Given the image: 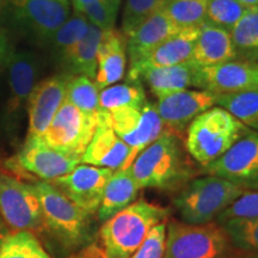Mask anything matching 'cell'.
<instances>
[{"label": "cell", "instance_id": "cell-1", "mask_svg": "<svg viewBox=\"0 0 258 258\" xmlns=\"http://www.w3.org/2000/svg\"><path fill=\"white\" fill-rule=\"evenodd\" d=\"M170 211L161 206L135 201L103 222L99 246L92 245L76 258H131L154 226L166 222Z\"/></svg>", "mask_w": 258, "mask_h": 258}, {"label": "cell", "instance_id": "cell-2", "mask_svg": "<svg viewBox=\"0 0 258 258\" xmlns=\"http://www.w3.org/2000/svg\"><path fill=\"white\" fill-rule=\"evenodd\" d=\"M127 170L140 189L173 190L191 175L178 135L169 129L145 148Z\"/></svg>", "mask_w": 258, "mask_h": 258}, {"label": "cell", "instance_id": "cell-3", "mask_svg": "<svg viewBox=\"0 0 258 258\" xmlns=\"http://www.w3.org/2000/svg\"><path fill=\"white\" fill-rule=\"evenodd\" d=\"M251 129L220 106H213L194 120L186 131L188 153L203 166L218 159Z\"/></svg>", "mask_w": 258, "mask_h": 258}, {"label": "cell", "instance_id": "cell-4", "mask_svg": "<svg viewBox=\"0 0 258 258\" xmlns=\"http://www.w3.org/2000/svg\"><path fill=\"white\" fill-rule=\"evenodd\" d=\"M246 190L218 176L192 179L184 186L173 205L183 222L189 225L209 224L228 208Z\"/></svg>", "mask_w": 258, "mask_h": 258}, {"label": "cell", "instance_id": "cell-5", "mask_svg": "<svg viewBox=\"0 0 258 258\" xmlns=\"http://www.w3.org/2000/svg\"><path fill=\"white\" fill-rule=\"evenodd\" d=\"M40 199L42 220L49 231L67 247H76L89 238L90 217L79 206L49 182L34 184Z\"/></svg>", "mask_w": 258, "mask_h": 258}, {"label": "cell", "instance_id": "cell-6", "mask_svg": "<svg viewBox=\"0 0 258 258\" xmlns=\"http://www.w3.org/2000/svg\"><path fill=\"white\" fill-rule=\"evenodd\" d=\"M231 240L219 224H166L163 258H227Z\"/></svg>", "mask_w": 258, "mask_h": 258}, {"label": "cell", "instance_id": "cell-7", "mask_svg": "<svg viewBox=\"0 0 258 258\" xmlns=\"http://www.w3.org/2000/svg\"><path fill=\"white\" fill-rule=\"evenodd\" d=\"M108 114L114 132L131 150L122 170L128 169L135 158L166 131L156 106L148 102L141 108L127 106Z\"/></svg>", "mask_w": 258, "mask_h": 258}, {"label": "cell", "instance_id": "cell-8", "mask_svg": "<svg viewBox=\"0 0 258 258\" xmlns=\"http://www.w3.org/2000/svg\"><path fill=\"white\" fill-rule=\"evenodd\" d=\"M98 116L84 114L64 99L42 139L50 147L70 156H82L95 134Z\"/></svg>", "mask_w": 258, "mask_h": 258}, {"label": "cell", "instance_id": "cell-9", "mask_svg": "<svg viewBox=\"0 0 258 258\" xmlns=\"http://www.w3.org/2000/svg\"><path fill=\"white\" fill-rule=\"evenodd\" d=\"M203 171L225 178L246 191L258 190V133L251 131Z\"/></svg>", "mask_w": 258, "mask_h": 258}, {"label": "cell", "instance_id": "cell-10", "mask_svg": "<svg viewBox=\"0 0 258 258\" xmlns=\"http://www.w3.org/2000/svg\"><path fill=\"white\" fill-rule=\"evenodd\" d=\"M0 215L15 230L41 227L42 209L35 186L0 172Z\"/></svg>", "mask_w": 258, "mask_h": 258}, {"label": "cell", "instance_id": "cell-11", "mask_svg": "<svg viewBox=\"0 0 258 258\" xmlns=\"http://www.w3.org/2000/svg\"><path fill=\"white\" fill-rule=\"evenodd\" d=\"M15 19L41 43L49 44L70 18V0H12Z\"/></svg>", "mask_w": 258, "mask_h": 258}, {"label": "cell", "instance_id": "cell-12", "mask_svg": "<svg viewBox=\"0 0 258 258\" xmlns=\"http://www.w3.org/2000/svg\"><path fill=\"white\" fill-rule=\"evenodd\" d=\"M194 86L217 96L258 91V63L233 60L198 69Z\"/></svg>", "mask_w": 258, "mask_h": 258}, {"label": "cell", "instance_id": "cell-13", "mask_svg": "<svg viewBox=\"0 0 258 258\" xmlns=\"http://www.w3.org/2000/svg\"><path fill=\"white\" fill-rule=\"evenodd\" d=\"M114 171L106 167L78 165L67 175L51 180V184L71 201L93 214L101 206L106 183Z\"/></svg>", "mask_w": 258, "mask_h": 258}, {"label": "cell", "instance_id": "cell-14", "mask_svg": "<svg viewBox=\"0 0 258 258\" xmlns=\"http://www.w3.org/2000/svg\"><path fill=\"white\" fill-rule=\"evenodd\" d=\"M217 101L218 96L207 90H183L160 97L154 106L166 129L178 135Z\"/></svg>", "mask_w": 258, "mask_h": 258}, {"label": "cell", "instance_id": "cell-15", "mask_svg": "<svg viewBox=\"0 0 258 258\" xmlns=\"http://www.w3.org/2000/svg\"><path fill=\"white\" fill-rule=\"evenodd\" d=\"M79 163H82L80 158L60 152L44 143L42 138H27L17 157L18 166L44 182L67 175Z\"/></svg>", "mask_w": 258, "mask_h": 258}, {"label": "cell", "instance_id": "cell-16", "mask_svg": "<svg viewBox=\"0 0 258 258\" xmlns=\"http://www.w3.org/2000/svg\"><path fill=\"white\" fill-rule=\"evenodd\" d=\"M69 76L50 77L37 83L28 99V138H42L66 98Z\"/></svg>", "mask_w": 258, "mask_h": 258}, {"label": "cell", "instance_id": "cell-17", "mask_svg": "<svg viewBox=\"0 0 258 258\" xmlns=\"http://www.w3.org/2000/svg\"><path fill=\"white\" fill-rule=\"evenodd\" d=\"M129 152V147L112 129L108 112L99 111L95 134L82 156V163L112 171L122 170Z\"/></svg>", "mask_w": 258, "mask_h": 258}, {"label": "cell", "instance_id": "cell-18", "mask_svg": "<svg viewBox=\"0 0 258 258\" xmlns=\"http://www.w3.org/2000/svg\"><path fill=\"white\" fill-rule=\"evenodd\" d=\"M10 98L6 103L5 117L11 122L17 117L25 103H28L36 82L40 77L41 63L38 57L31 51H16L10 54L9 59Z\"/></svg>", "mask_w": 258, "mask_h": 258}, {"label": "cell", "instance_id": "cell-19", "mask_svg": "<svg viewBox=\"0 0 258 258\" xmlns=\"http://www.w3.org/2000/svg\"><path fill=\"white\" fill-rule=\"evenodd\" d=\"M125 63L127 38L115 28L103 31L97 53V73L93 79L98 90L120 82L124 77Z\"/></svg>", "mask_w": 258, "mask_h": 258}, {"label": "cell", "instance_id": "cell-20", "mask_svg": "<svg viewBox=\"0 0 258 258\" xmlns=\"http://www.w3.org/2000/svg\"><path fill=\"white\" fill-rule=\"evenodd\" d=\"M179 30L161 10L147 18L127 38V53L131 61L129 71L143 63L160 43Z\"/></svg>", "mask_w": 258, "mask_h": 258}, {"label": "cell", "instance_id": "cell-21", "mask_svg": "<svg viewBox=\"0 0 258 258\" xmlns=\"http://www.w3.org/2000/svg\"><path fill=\"white\" fill-rule=\"evenodd\" d=\"M200 35V28L180 29L154 49L143 63L129 71V79L137 80L138 73L146 67L175 66L191 61L194 47Z\"/></svg>", "mask_w": 258, "mask_h": 258}, {"label": "cell", "instance_id": "cell-22", "mask_svg": "<svg viewBox=\"0 0 258 258\" xmlns=\"http://www.w3.org/2000/svg\"><path fill=\"white\" fill-rule=\"evenodd\" d=\"M237 59L230 31L205 23L194 47L191 61L200 67H212Z\"/></svg>", "mask_w": 258, "mask_h": 258}, {"label": "cell", "instance_id": "cell-23", "mask_svg": "<svg viewBox=\"0 0 258 258\" xmlns=\"http://www.w3.org/2000/svg\"><path fill=\"white\" fill-rule=\"evenodd\" d=\"M198 69L192 61L167 67H146L138 73L137 80L143 78L153 95L160 98L194 86Z\"/></svg>", "mask_w": 258, "mask_h": 258}, {"label": "cell", "instance_id": "cell-24", "mask_svg": "<svg viewBox=\"0 0 258 258\" xmlns=\"http://www.w3.org/2000/svg\"><path fill=\"white\" fill-rule=\"evenodd\" d=\"M140 190L137 180L127 169L114 171L106 183L98 208L99 220L104 222L134 203Z\"/></svg>", "mask_w": 258, "mask_h": 258}, {"label": "cell", "instance_id": "cell-25", "mask_svg": "<svg viewBox=\"0 0 258 258\" xmlns=\"http://www.w3.org/2000/svg\"><path fill=\"white\" fill-rule=\"evenodd\" d=\"M103 30L90 23L86 35L74 46L63 63L72 73L95 79L97 73V53L102 40Z\"/></svg>", "mask_w": 258, "mask_h": 258}, {"label": "cell", "instance_id": "cell-26", "mask_svg": "<svg viewBox=\"0 0 258 258\" xmlns=\"http://www.w3.org/2000/svg\"><path fill=\"white\" fill-rule=\"evenodd\" d=\"M230 35L237 53L243 60L251 61L258 59V8L247 9L234 27Z\"/></svg>", "mask_w": 258, "mask_h": 258}, {"label": "cell", "instance_id": "cell-27", "mask_svg": "<svg viewBox=\"0 0 258 258\" xmlns=\"http://www.w3.org/2000/svg\"><path fill=\"white\" fill-rule=\"evenodd\" d=\"M207 0H167L161 11L178 29L201 28L206 23Z\"/></svg>", "mask_w": 258, "mask_h": 258}, {"label": "cell", "instance_id": "cell-28", "mask_svg": "<svg viewBox=\"0 0 258 258\" xmlns=\"http://www.w3.org/2000/svg\"><path fill=\"white\" fill-rule=\"evenodd\" d=\"M217 104L258 133V91L218 96Z\"/></svg>", "mask_w": 258, "mask_h": 258}, {"label": "cell", "instance_id": "cell-29", "mask_svg": "<svg viewBox=\"0 0 258 258\" xmlns=\"http://www.w3.org/2000/svg\"><path fill=\"white\" fill-rule=\"evenodd\" d=\"M66 101L84 114L97 117L99 109V90L92 79L85 76L69 77L66 86Z\"/></svg>", "mask_w": 258, "mask_h": 258}, {"label": "cell", "instance_id": "cell-30", "mask_svg": "<svg viewBox=\"0 0 258 258\" xmlns=\"http://www.w3.org/2000/svg\"><path fill=\"white\" fill-rule=\"evenodd\" d=\"M89 27L90 22L85 16L78 14V12H76L72 17L67 19L55 32L49 43L54 55L63 62V60L66 59L74 46L85 36Z\"/></svg>", "mask_w": 258, "mask_h": 258}, {"label": "cell", "instance_id": "cell-31", "mask_svg": "<svg viewBox=\"0 0 258 258\" xmlns=\"http://www.w3.org/2000/svg\"><path fill=\"white\" fill-rule=\"evenodd\" d=\"M147 102L143 86L120 84L103 89L99 93V109L110 112L121 108H141Z\"/></svg>", "mask_w": 258, "mask_h": 258}, {"label": "cell", "instance_id": "cell-32", "mask_svg": "<svg viewBox=\"0 0 258 258\" xmlns=\"http://www.w3.org/2000/svg\"><path fill=\"white\" fill-rule=\"evenodd\" d=\"M0 258H51L40 241L28 231L5 235L0 244Z\"/></svg>", "mask_w": 258, "mask_h": 258}, {"label": "cell", "instance_id": "cell-33", "mask_svg": "<svg viewBox=\"0 0 258 258\" xmlns=\"http://www.w3.org/2000/svg\"><path fill=\"white\" fill-rule=\"evenodd\" d=\"M220 226L235 247L250 252H258V218L232 219Z\"/></svg>", "mask_w": 258, "mask_h": 258}, {"label": "cell", "instance_id": "cell-34", "mask_svg": "<svg viewBox=\"0 0 258 258\" xmlns=\"http://www.w3.org/2000/svg\"><path fill=\"white\" fill-rule=\"evenodd\" d=\"M167 0H127L122 17V34L131 36L141 24L156 12L160 11Z\"/></svg>", "mask_w": 258, "mask_h": 258}, {"label": "cell", "instance_id": "cell-35", "mask_svg": "<svg viewBox=\"0 0 258 258\" xmlns=\"http://www.w3.org/2000/svg\"><path fill=\"white\" fill-rule=\"evenodd\" d=\"M246 10L235 0H207L206 23L230 31Z\"/></svg>", "mask_w": 258, "mask_h": 258}, {"label": "cell", "instance_id": "cell-36", "mask_svg": "<svg viewBox=\"0 0 258 258\" xmlns=\"http://www.w3.org/2000/svg\"><path fill=\"white\" fill-rule=\"evenodd\" d=\"M258 218V190L244 192L228 208L217 218L218 224L232 220V219H254Z\"/></svg>", "mask_w": 258, "mask_h": 258}, {"label": "cell", "instance_id": "cell-37", "mask_svg": "<svg viewBox=\"0 0 258 258\" xmlns=\"http://www.w3.org/2000/svg\"><path fill=\"white\" fill-rule=\"evenodd\" d=\"M120 5L95 0L82 12L90 23L105 31L114 29Z\"/></svg>", "mask_w": 258, "mask_h": 258}, {"label": "cell", "instance_id": "cell-38", "mask_svg": "<svg viewBox=\"0 0 258 258\" xmlns=\"http://www.w3.org/2000/svg\"><path fill=\"white\" fill-rule=\"evenodd\" d=\"M166 238V222L154 226L141 246L131 258H163Z\"/></svg>", "mask_w": 258, "mask_h": 258}, {"label": "cell", "instance_id": "cell-39", "mask_svg": "<svg viewBox=\"0 0 258 258\" xmlns=\"http://www.w3.org/2000/svg\"><path fill=\"white\" fill-rule=\"evenodd\" d=\"M9 56H10V49H9L8 41H6V38L4 35H3V32L0 31V62H2V61L8 60Z\"/></svg>", "mask_w": 258, "mask_h": 258}, {"label": "cell", "instance_id": "cell-40", "mask_svg": "<svg viewBox=\"0 0 258 258\" xmlns=\"http://www.w3.org/2000/svg\"><path fill=\"white\" fill-rule=\"evenodd\" d=\"M92 2H95V0H72L76 12H78V14H82L85 8H88Z\"/></svg>", "mask_w": 258, "mask_h": 258}, {"label": "cell", "instance_id": "cell-41", "mask_svg": "<svg viewBox=\"0 0 258 258\" xmlns=\"http://www.w3.org/2000/svg\"><path fill=\"white\" fill-rule=\"evenodd\" d=\"M238 2L241 6H244L245 9H252L258 8V0H235Z\"/></svg>", "mask_w": 258, "mask_h": 258}, {"label": "cell", "instance_id": "cell-42", "mask_svg": "<svg viewBox=\"0 0 258 258\" xmlns=\"http://www.w3.org/2000/svg\"><path fill=\"white\" fill-rule=\"evenodd\" d=\"M99 2L110 3V4H117V5H120V0H99Z\"/></svg>", "mask_w": 258, "mask_h": 258}, {"label": "cell", "instance_id": "cell-43", "mask_svg": "<svg viewBox=\"0 0 258 258\" xmlns=\"http://www.w3.org/2000/svg\"><path fill=\"white\" fill-rule=\"evenodd\" d=\"M240 258H258V252H257V253L249 254V256H244V257H240Z\"/></svg>", "mask_w": 258, "mask_h": 258}, {"label": "cell", "instance_id": "cell-44", "mask_svg": "<svg viewBox=\"0 0 258 258\" xmlns=\"http://www.w3.org/2000/svg\"><path fill=\"white\" fill-rule=\"evenodd\" d=\"M4 237H5V235H3L2 233H0V244H2V241H3V239H4Z\"/></svg>", "mask_w": 258, "mask_h": 258}]
</instances>
